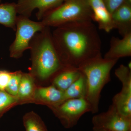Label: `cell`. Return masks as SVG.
Returning a JSON list of instances; mask_svg holds the SVG:
<instances>
[{
    "label": "cell",
    "instance_id": "cell-1",
    "mask_svg": "<svg viewBox=\"0 0 131 131\" xmlns=\"http://www.w3.org/2000/svg\"><path fill=\"white\" fill-rule=\"evenodd\" d=\"M52 40L66 68L78 69L87 61L102 56V43L92 21L74 22L56 27Z\"/></svg>",
    "mask_w": 131,
    "mask_h": 131
},
{
    "label": "cell",
    "instance_id": "cell-2",
    "mask_svg": "<svg viewBox=\"0 0 131 131\" xmlns=\"http://www.w3.org/2000/svg\"><path fill=\"white\" fill-rule=\"evenodd\" d=\"M31 74L45 80L66 68L61 62L52 40L50 27L37 33L30 42Z\"/></svg>",
    "mask_w": 131,
    "mask_h": 131
},
{
    "label": "cell",
    "instance_id": "cell-3",
    "mask_svg": "<svg viewBox=\"0 0 131 131\" xmlns=\"http://www.w3.org/2000/svg\"><path fill=\"white\" fill-rule=\"evenodd\" d=\"M118 59H107L102 56L90 59L78 69L85 76L86 92L85 99L92 114L99 111V104L102 89L111 80L110 72Z\"/></svg>",
    "mask_w": 131,
    "mask_h": 131
},
{
    "label": "cell",
    "instance_id": "cell-4",
    "mask_svg": "<svg viewBox=\"0 0 131 131\" xmlns=\"http://www.w3.org/2000/svg\"><path fill=\"white\" fill-rule=\"evenodd\" d=\"M89 0H64L41 20L45 26L56 27L74 22L92 21Z\"/></svg>",
    "mask_w": 131,
    "mask_h": 131
},
{
    "label": "cell",
    "instance_id": "cell-5",
    "mask_svg": "<svg viewBox=\"0 0 131 131\" xmlns=\"http://www.w3.org/2000/svg\"><path fill=\"white\" fill-rule=\"evenodd\" d=\"M45 27L42 21H32L29 18L19 15L16 21V36L9 47L10 57L19 58L24 52L30 49V42L37 33Z\"/></svg>",
    "mask_w": 131,
    "mask_h": 131
},
{
    "label": "cell",
    "instance_id": "cell-6",
    "mask_svg": "<svg viewBox=\"0 0 131 131\" xmlns=\"http://www.w3.org/2000/svg\"><path fill=\"white\" fill-rule=\"evenodd\" d=\"M52 106L57 116L67 128L75 126L83 115L91 112L89 104L83 98L70 99Z\"/></svg>",
    "mask_w": 131,
    "mask_h": 131
},
{
    "label": "cell",
    "instance_id": "cell-7",
    "mask_svg": "<svg viewBox=\"0 0 131 131\" xmlns=\"http://www.w3.org/2000/svg\"><path fill=\"white\" fill-rule=\"evenodd\" d=\"M93 127L110 131H131V119L122 116L112 104L107 111L92 118Z\"/></svg>",
    "mask_w": 131,
    "mask_h": 131
},
{
    "label": "cell",
    "instance_id": "cell-8",
    "mask_svg": "<svg viewBox=\"0 0 131 131\" xmlns=\"http://www.w3.org/2000/svg\"><path fill=\"white\" fill-rule=\"evenodd\" d=\"M64 0H18L16 3L17 13L30 18L33 11L38 9L36 14L38 20H41L47 13L62 4Z\"/></svg>",
    "mask_w": 131,
    "mask_h": 131
},
{
    "label": "cell",
    "instance_id": "cell-9",
    "mask_svg": "<svg viewBox=\"0 0 131 131\" xmlns=\"http://www.w3.org/2000/svg\"><path fill=\"white\" fill-rule=\"evenodd\" d=\"M89 2L93 13L92 21L97 23L98 28L107 32L114 29L111 14L103 0H89Z\"/></svg>",
    "mask_w": 131,
    "mask_h": 131
},
{
    "label": "cell",
    "instance_id": "cell-10",
    "mask_svg": "<svg viewBox=\"0 0 131 131\" xmlns=\"http://www.w3.org/2000/svg\"><path fill=\"white\" fill-rule=\"evenodd\" d=\"M131 56V33L123 36L121 39L113 37L110 41V47L104 58L118 59Z\"/></svg>",
    "mask_w": 131,
    "mask_h": 131
},
{
    "label": "cell",
    "instance_id": "cell-11",
    "mask_svg": "<svg viewBox=\"0 0 131 131\" xmlns=\"http://www.w3.org/2000/svg\"><path fill=\"white\" fill-rule=\"evenodd\" d=\"M114 29L122 37L131 33V6L124 2L111 14Z\"/></svg>",
    "mask_w": 131,
    "mask_h": 131
},
{
    "label": "cell",
    "instance_id": "cell-12",
    "mask_svg": "<svg viewBox=\"0 0 131 131\" xmlns=\"http://www.w3.org/2000/svg\"><path fill=\"white\" fill-rule=\"evenodd\" d=\"M63 93V91L52 85L35 89L34 96L37 100L54 106L59 105L62 102Z\"/></svg>",
    "mask_w": 131,
    "mask_h": 131
},
{
    "label": "cell",
    "instance_id": "cell-13",
    "mask_svg": "<svg viewBox=\"0 0 131 131\" xmlns=\"http://www.w3.org/2000/svg\"><path fill=\"white\" fill-rule=\"evenodd\" d=\"M53 79V86L62 91L68 89L81 75L77 69L64 68L58 73Z\"/></svg>",
    "mask_w": 131,
    "mask_h": 131
},
{
    "label": "cell",
    "instance_id": "cell-14",
    "mask_svg": "<svg viewBox=\"0 0 131 131\" xmlns=\"http://www.w3.org/2000/svg\"><path fill=\"white\" fill-rule=\"evenodd\" d=\"M16 4L15 3L0 5V24L16 31L17 14Z\"/></svg>",
    "mask_w": 131,
    "mask_h": 131
},
{
    "label": "cell",
    "instance_id": "cell-15",
    "mask_svg": "<svg viewBox=\"0 0 131 131\" xmlns=\"http://www.w3.org/2000/svg\"><path fill=\"white\" fill-rule=\"evenodd\" d=\"M86 92V82L85 76L81 74L79 78L64 91L63 102L74 98L85 99Z\"/></svg>",
    "mask_w": 131,
    "mask_h": 131
},
{
    "label": "cell",
    "instance_id": "cell-16",
    "mask_svg": "<svg viewBox=\"0 0 131 131\" xmlns=\"http://www.w3.org/2000/svg\"><path fill=\"white\" fill-rule=\"evenodd\" d=\"M112 105L122 116L131 119V95L119 92L113 98Z\"/></svg>",
    "mask_w": 131,
    "mask_h": 131
},
{
    "label": "cell",
    "instance_id": "cell-17",
    "mask_svg": "<svg viewBox=\"0 0 131 131\" xmlns=\"http://www.w3.org/2000/svg\"><path fill=\"white\" fill-rule=\"evenodd\" d=\"M35 84L33 76L30 74H22L16 97L24 100L34 95Z\"/></svg>",
    "mask_w": 131,
    "mask_h": 131
},
{
    "label": "cell",
    "instance_id": "cell-18",
    "mask_svg": "<svg viewBox=\"0 0 131 131\" xmlns=\"http://www.w3.org/2000/svg\"><path fill=\"white\" fill-rule=\"evenodd\" d=\"M24 123L26 131H47L42 120L34 114H29L25 116Z\"/></svg>",
    "mask_w": 131,
    "mask_h": 131
},
{
    "label": "cell",
    "instance_id": "cell-19",
    "mask_svg": "<svg viewBox=\"0 0 131 131\" xmlns=\"http://www.w3.org/2000/svg\"><path fill=\"white\" fill-rule=\"evenodd\" d=\"M22 74L20 72L12 73L10 80L5 90L13 96H17Z\"/></svg>",
    "mask_w": 131,
    "mask_h": 131
},
{
    "label": "cell",
    "instance_id": "cell-20",
    "mask_svg": "<svg viewBox=\"0 0 131 131\" xmlns=\"http://www.w3.org/2000/svg\"><path fill=\"white\" fill-rule=\"evenodd\" d=\"M18 99L5 90H0V112L18 102Z\"/></svg>",
    "mask_w": 131,
    "mask_h": 131
},
{
    "label": "cell",
    "instance_id": "cell-21",
    "mask_svg": "<svg viewBox=\"0 0 131 131\" xmlns=\"http://www.w3.org/2000/svg\"><path fill=\"white\" fill-rule=\"evenodd\" d=\"M107 9L112 14L115 9L124 3V0H103Z\"/></svg>",
    "mask_w": 131,
    "mask_h": 131
},
{
    "label": "cell",
    "instance_id": "cell-22",
    "mask_svg": "<svg viewBox=\"0 0 131 131\" xmlns=\"http://www.w3.org/2000/svg\"><path fill=\"white\" fill-rule=\"evenodd\" d=\"M12 73L0 71V90H5L12 76Z\"/></svg>",
    "mask_w": 131,
    "mask_h": 131
},
{
    "label": "cell",
    "instance_id": "cell-23",
    "mask_svg": "<svg viewBox=\"0 0 131 131\" xmlns=\"http://www.w3.org/2000/svg\"><path fill=\"white\" fill-rule=\"evenodd\" d=\"M93 131H110L108 130H105V129H101V128H95V127H93Z\"/></svg>",
    "mask_w": 131,
    "mask_h": 131
},
{
    "label": "cell",
    "instance_id": "cell-24",
    "mask_svg": "<svg viewBox=\"0 0 131 131\" xmlns=\"http://www.w3.org/2000/svg\"><path fill=\"white\" fill-rule=\"evenodd\" d=\"M124 3L131 6V0H124Z\"/></svg>",
    "mask_w": 131,
    "mask_h": 131
},
{
    "label": "cell",
    "instance_id": "cell-25",
    "mask_svg": "<svg viewBox=\"0 0 131 131\" xmlns=\"http://www.w3.org/2000/svg\"><path fill=\"white\" fill-rule=\"evenodd\" d=\"M1 0H0V2H1Z\"/></svg>",
    "mask_w": 131,
    "mask_h": 131
}]
</instances>
